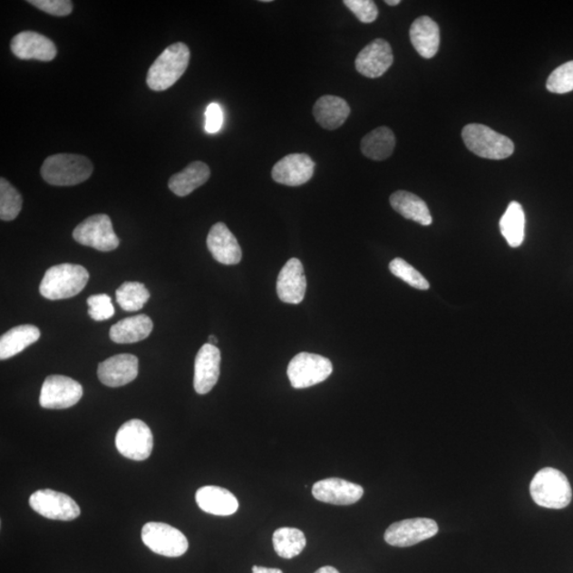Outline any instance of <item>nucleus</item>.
Wrapping results in <instances>:
<instances>
[{"label":"nucleus","instance_id":"obj_16","mask_svg":"<svg viewBox=\"0 0 573 573\" xmlns=\"http://www.w3.org/2000/svg\"><path fill=\"white\" fill-rule=\"evenodd\" d=\"M97 373L101 382L108 387H122L139 375V358L130 354H116L99 364Z\"/></svg>","mask_w":573,"mask_h":573},{"label":"nucleus","instance_id":"obj_10","mask_svg":"<svg viewBox=\"0 0 573 573\" xmlns=\"http://www.w3.org/2000/svg\"><path fill=\"white\" fill-rule=\"evenodd\" d=\"M83 388L76 380L62 375L45 379L42 385L40 403L45 409H67L77 404Z\"/></svg>","mask_w":573,"mask_h":573},{"label":"nucleus","instance_id":"obj_12","mask_svg":"<svg viewBox=\"0 0 573 573\" xmlns=\"http://www.w3.org/2000/svg\"><path fill=\"white\" fill-rule=\"evenodd\" d=\"M438 532V523L432 520H404L392 523L384 533V540L394 547H411L435 537Z\"/></svg>","mask_w":573,"mask_h":573},{"label":"nucleus","instance_id":"obj_19","mask_svg":"<svg viewBox=\"0 0 573 573\" xmlns=\"http://www.w3.org/2000/svg\"><path fill=\"white\" fill-rule=\"evenodd\" d=\"M307 280L300 259L291 258L277 277V291L279 300L286 304H300L306 294Z\"/></svg>","mask_w":573,"mask_h":573},{"label":"nucleus","instance_id":"obj_15","mask_svg":"<svg viewBox=\"0 0 573 573\" xmlns=\"http://www.w3.org/2000/svg\"><path fill=\"white\" fill-rule=\"evenodd\" d=\"M11 52L18 59L42 62L53 61L58 53L51 39L34 31H23L16 34L11 42Z\"/></svg>","mask_w":573,"mask_h":573},{"label":"nucleus","instance_id":"obj_23","mask_svg":"<svg viewBox=\"0 0 573 573\" xmlns=\"http://www.w3.org/2000/svg\"><path fill=\"white\" fill-rule=\"evenodd\" d=\"M351 114L350 105L337 96H323L314 107V116L317 123L326 130H335L344 124Z\"/></svg>","mask_w":573,"mask_h":573},{"label":"nucleus","instance_id":"obj_13","mask_svg":"<svg viewBox=\"0 0 573 573\" xmlns=\"http://www.w3.org/2000/svg\"><path fill=\"white\" fill-rule=\"evenodd\" d=\"M393 60L390 44L383 39H376L359 53L354 66L363 76L375 79L388 72Z\"/></svg>","mask_w":573,"mask_h":573},{"label":"nucleus","instance_id":"obj_6","mask_svg":"<svg viewBox=\"0 0 573 573\" xmlns=\"http://www.w3.org/2000/svg\"><path fill=\"white\" fill-rule=\"evenodd\" d=\"M333 364L320 354L300 353L290 361L286 375L295 389H306L325 382L332 375Z\"/></svg>","mask_w":573,"mask_h":573},{"label":"nucleus","instance_id":"obj_39","mask_svg":"<svg viewBox=\"0 0 573 573\" xmlns=\"http://www.w3.org/2000/svg\"><path fill=\"white\" fill-rule=\"evenodd\" d=\"M252 573H284L277 568H266V567L253 566Z\"/></svg>","mask_w":573,"mask_h":573},{"label":"nucleus","instance_id":"obj_18","mask_svg":"<svg viewBox=\"0 0 573 573\" xmlns=\"http://www.w3.org/2000/svg\"><path fill=\"white\" fill-rule=\"evenodd\" d=\"M364 493V489L360 485L339 478L325 479L315 483L313 487V495L316 500L335 506H350L356 503Z\"/></svg>","mask_w":573,"mask_h":573},{"label":"nucleus","instance_id":"obj_17","mask_svg":"<svg viewBox=\"0 0 573 573\" xmlns=\"http://www.w3.org/2000/svg\"><path fill=\"white\" fill-rule=\"evenodd\" d=\"M221 353L219 348L204 345L195 360L194 387L198 394H208L220 376Z\"/></svg>","mask_w":573,"mask_h":573},{"label":"nucleus","instance_id":"obj_5","mask_svg":"<svg viewBox=\"0 0 573 573\" xmlns=\"http://www.w3.org/2000/svg\"><path fill=\"white\" fill-rule=\"evenodd\" d=\"M462 139L469 151L478 157L500 160L514 153V142L484 124L470 123L463 128Z\"/></svg>","mask_w":573,"mask_h":573},{"label":"nucleus","instance_id":"obj_7","mask_svg":"<svg viewBox=\"0 0 573 573\" xmlns=\"http://www.w3.org/2000/svg\"><path fill=\"white\" fill-rule=\"evenodd\" d=\"M141 539L149 549L167 558L182 557L189 549L185 535L163 522L146 523L141 530Z\"/></svg>","mask_w":573,"mask_h":573},{"label":"nucleus","instance_id":"obj_24","mask_svg":"<svg viewBox=\"0 0 573 573\" xmlns=\"http://www.w3.org/2000/svg\"><path fill=\"white\" fill-rule=\"evenodd\" d=\"M153 322L146 315L127 317L110 329V338L118 345L136 344L151 335Z\"/></svg>","mask_w":573,"mask_h":573},{"label":"nucleus","instance_id":"obj_8","mask_svg":"<svg viewBox=\"0 0 573 573\" xmlns=\"http://www.w3.org/2000/svg\"><path fill=\"white\" fill-rule=\"evenodd\" d=\"M115 443L117 451L134 461L147 460L153 450V434L146 422L131 420L118 430Z\"/></svg>","mask_w":573,"mask_h":573},{"label":"nucleus","instance_id":"obj_3","mask_svg":"<svg viewBox=\"0 0 573 573\" xmlns=\"http://www.w3.org/2000/svg\"><path fill=\"white\" fill-rule=\"evenodd\" d=\"M92 170V161L83 155L61 153L44 161L41 174L48 184L73 186L89 180Z\"/></svg>","mask_w":573,"mask_h":573},{"label":"nucleus","instance_id":"obj_29","mask_svg":"<svg viewBox=\"0 0 573 573\" xmlns=\"http://www.w3.org/2000/svg\"><path fill=\"white\" fill-rule=\"evenodd\" d=\"M500 227L504 239L512 248L521 246L525 239L526 216L519 202H510L506 213L503 214Z\"/></svg>","mask_w":573,"mask_h":573},{"label":"nucleus","instance_id":"obj_32","mask_svg":"<svg viewBox=\"0 0 573 573\" xmlns=\"http://www.w3.org/2000/svg\"><path fill=\"white\" fill-rule=\"evenodd\" d=\"M23 198L15 187L5 178L0 179V218L3 221L15 220L21 213Z\"/></svg>","mask_w":573,"mask_h":573},{"label":"nucleus","instance_id":"obj_11","mask_svg":"<svg viewBox=\"0 0 573 573\" xmlns=\"http://www.w3.org/2000/svg\"><path fill=\"white\" fill-rule=\"evenodd\" d=\"M29 504L36 513L49 520L70 521L76 520L81 513L78 503L73 498L53 490L34 491Z\"/></svg>","mask_w":573,"mask_h":573},{"label":"nucleus","instance_id":"obj_4","mask_svg":"<svg viewBox=\"0 0 573 573\" xmlns=\"http://www.w3.org/2000/svg\"><path fill=\"white\" fill-rule=\"evenodd\" d=\"M530 494L539 507L559 510L568 507L572 490L568 479L562 471L546 467L534 476Z\"/></svg>","mask_w":573,"mask_h":573},{"label":"nucleus","instance_id":"obj_27","mask_svg":"<svg viewBox=\"0 0 573 573\" xmlns=\"http://www.w3.org/2000/svg\"><path fill=\"white\" fill-rule=\"evenodd\" d=\"M41 337L40 329L34 325H21L9 330L0 338V359L16 356Z\"/></svg>","mask_w":573,"mask_h":573},{"label":"nucleus","instance_id":"obj_30","mask_svg":"<svg viewBox=\"0 0 573 573\" xmlns=\"http://www.w3.org/2000/svg\"><path fill=\"white\" fill-rule=\"evenodd\" d=\"M274 550L280 558L290 559L301 554L306 547V538L296 528H280L273 534Z\"/></svg>","mask_w":573,"mask_h":573},{"label":"nucleus","instance_id":"obj_2","mask_svg":"<svg viewBox=\"0 0 573 573\" xmlns=\"http://www.w3.org/2000/svg\"><path fill=\"white\" fill-rule=\"evenodd\" d=\"M190 51L184 43L172 44L167 47L149 68L147 84L152 91L170 89L183 76L189 67Z\"/></svg>","mask_w":573,"mask_h":573},{"label":"nucleus","instance_id":"obj_34","mask_svg":"<svg viewBox=\"0 0 573 573\" xmlns=\"http://www.w3.org/2000/svg\"><path fill=\"white\" fill-rule=\"evenodd\" d=\"M547 90L554 93H566L573 91V61L560 65L553 71L547 80Z\"/></svg>","mask_w":573,"mask_h":573},{"label":"nucleus","instance_id":"obj_36","mask_svg":"<svg viewBox=\"0 0 573 573\" xmlns=\"http://www.w3.org/2000/svg\"><path fill=\"white\" fill-rule=\"evenodd\" d=\"M345 5L361 23L371 24L378 17L377 5L372 0H345Z\"/></svg>","mask_w":573,"mask_h":573},{"label":"nucleus","instance_id":"obj_35","mask_svg":"<svg viewBox=\"0 0 573 573\" xmlns=\"http://www.w3.org/2000/svg\"><path fill=\"white\" fill-rule=\"evenodd\" d=\"M89 315L92 320L105 321L115 315L112 298L108 295H95L87 298Z\"/></svg>","mask_w":573,"mask_h":573},{"label":"nucleus","instance_id":"obj_28","mask_svg":"<svg viewBox=\"0 0 573 573\" xmlns=\"http://www.w3.org/2000/svg\"><path fill=\"white\" fill-rule=\"evenodd\" d=\"M396 145L395 135L388 127H379L361 141V152L367 159L384 160L391 157Z\"/></svg>","mask_w":573,"mask_h":573},{"label":"nucleus","instance_id":"obj_31","mask_svg":"<svg viewBox=\"0 0 573 573\" xmlns=\"http://www.w3.org/2000/svg\"><path fill=\"white\" fill-rule=\"evenodd\" d=\"M151 298L146 286L137 282L123 283L116 291V301L128 313L141 310Z\"/></svg>","mask_w":573,"mask_h":573},{"label":"nucleus","instance_id":"obj_26","mask_svg":"<svg viewBox=\"0 0 573 573\" xmlns=\"http://www.w3.org/2000/svg\"><path fill=\"white\" fill-rule=\"evenodd\" d=\"M391 207L406 219L428 227L432 217L425 201L409 191L398 190L390 197Z\"/></svg>","mask_w":573,"mask_h":573},{"label":"nucleus","instance_id":"obj_14","mask_svg":"<svg viewBox=\"0 0 573 573\" xmlns=\"http://www.w3.org/2000/svg\"><path fill=\"white\" fill-rule=\"evenodd\" d=\"M315 166V161L307 154H289L274 165L272 178L278 184L301 186L314 177Z\"/></svg>","mask_w":573,"mask_h":573},{"label":"nucleus","instance_id":"obj_40","mask_svg":"<svg viewBox=\"0 0 573 573\" xmlns=\"http://www.w3.org/2000/svg\"><path fill=\"white\" fill-rule=\"evenodd\" d=\"M315 573H340L337 569L334 568L332 566L322 567V568L317 569Z\"/></svg>","mask_w":573,"mask_h":573},{"label":"nucleus","instance_id":"obj_37","mask_svg":"<svg viewBox=\"0 0 573 573\" xmlns=\"http://www.w3.org/2000/svg\"><path fill=\"white\" fill-rule=\"evenodd\" d=\"M30 5L53 16H67L73 9L70 0H29Z\"/></svg>","mask_w":573,"mask_h":573},{"label":"nucleus","instance_id":"obj_9","mask_svg":"<svg viewBox=\"0 0 573 573\" xmlns=\"http://www.w3.org/2000/svg\"><path fill=\"white\" fill-rule=\"evenodd\" d=\"M73 237L78 244L102 252L113 251L120 246V239L108 215H93L87 218L74 228Z\"/></svg>","mask_w":573,"mask_h":573},{"label":"nucleus","instance_id":"obj_38","mask_svg":"<svg viewBox=\"0 0 573 573\" xmlns=\"http://www.w3.org/2000/svg\"><path fill=\"white\" fill-rule=\"evenodd\" d=\"M223 112L219 104L210 103L205 113V130L209 133H217L222 127Z\"/></svg>","mask_w":573,"mask_h":573},{"label":"nucleus","instance_id":"obj_22","mask_svg":"<svg viewBox=\"0 0 573 573\" xmlns=\"http://www.w3.org/2000/svg\"><path fill=\"white\" fill-rule=\"evenodd\" d=\"M196 501L204 512L216 516L233 515L239 508L238 500L229 490L214 485L199 489Z\"/></svg>","mask_w":573,"mask_h":573},{"label":"nucleus","instance_id":"obj_20","mask_svg":"<svg viewBox=\"0 0 573 573\" xmlns=\"http://www.w3.org/2000/svg\"><path fill=\"white\" fill-rule=\"evenodd\" d=\"M207 242L209 252L218 263L228 266L240 263L241 248L226 224L216 223L209 230Z\"/></svg>","mask_w":573,"mask_h":573},{"label":"nucleus","instance_id":"obj_42","mask_svg":"<svg viewBox=\"0 0 573 573\" xmlns=\"http://www.w3.org/2000/svg\"><path fill=\"white\" fill-rule=\"evenodd\" d=\"M385 4L389 5H397L401 4V0H385Z\"/></svg>","mask_w":573,"mask_h":573},{"label":"nucleus","instance_id":"obj_33","mask_svg":"<svg viewBox=\"0 0 573 573\" xmlns=\"http://www.w3.org/2000/svg\"><path fill=\"white\" fill-rule=\"evenodd\" d=\"M390 271L393 276L403 280L411 286L419 290H428V280L413 266L409 265L406 260L395 258L390 263Z\"/></svg>","mask_w":573,"mask_h":573},{"label":"nucleus","instance_id":"obj_1","mask_svg":"<svg viewBox=\"0 0 573 573\" xmlns=\"http://www.w3.org/2000/svg\"><path fill=\"white\" fill-rule=\"evenodd\" d=\"M90 274L84 267L62 264L49 267L44 276L40 292L48 300H64L76 296L85 288Z\"/></svg>","mask_w":573,"mask_h":573},{"label":"nucleus","instance_id":"obj_41","mask_svg":"<svg viewBox=\"0 0 573 573\" xmlns=\"http://www.w3.org/2000/svg\"><path fill=\"white\" fill-rule=\"evenodd\" d=\"M209 344L216 346V345L218 344V339L215 337V335H209Z\"/></svg>","mask_w":573,"mask_h":573},{"label":"nucleus","instance_id":"obj_21","mask_svg":"<svg viewBox=\"0 0 573 573\" xmlns=\"http://www.w3.org/2000/svg\"><path fill=\"white\" fill-rule=\"evenodd\" d=\"M410 40L421 57L432 59L439 52V24L429 16H421L411 24Z\"/></svg>","mask_w":573,"mask_h":573},{"label":"nucleus","instance_id":"obj_25","mask_svg":"<svg viewBox=\"0 0 573 573\" xmlns=\"http://www.w3.org/2000/svg\"><path fill=\"white\" fill-rule=\"evenodd\" d=\"M209 178V167L203 161L197 160L187 166L183 171L174 174L168 186L174 195L186 197L207 183Z\"/></svg>","mask_w":573,"mask_h":573}]
</instances>
